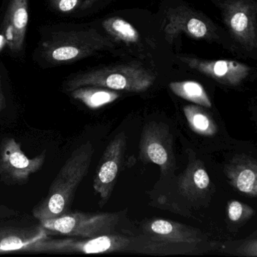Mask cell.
<instances>
[{
    "instance_id": "cell-3",
    "label": "cell",
    "mask_w": 257,
    "mask_h": 257,
    "mask_svg": "<svg viewBox=\"0 0 257 257\" xmlns=\"http://www.w3.org/2000/svg\"><path fill=\"white\" fill-rule=\"evenodd\" d=\"M115 47L112 38L94 29L62 31L54 34L42 44V56L51 64L76 62Z\"/></svg>"
},
{
    "instance_id": "cell-5",
    "label": "cell",
    "mask_w": 257,
    "mask_h": 257,
    "mask_svg": "<svg viewBox=\"0 0 257 257\" xmlns=\"http://www.w3.org/2000/svg\"><path fill=\"white\" fill-rule=\"evenodd\" d=\"M118 213H67L62 216L41 221L47 231L81 238H91L114 234L119 222Z\"/></svg>"
},
{
    "instance_id": "cell-4",
    "label": "cell",
    "mask_w": 257,
    "mask_h": 257,
    "mask_svg": "<svg viewBox=\"0 0 257 257\" xmlns=\"http://www.w3.org/2000/svg\"><path fill=\"white\" fill-rule=\"evenodd\" d=\"M156 79V74L141 66L121 64L76 75L66 82L64 88L68 92L84 86L143 92L153 85Z\"/></svg>"
},
{
    "instance_id": "cell-13",
    "label": "cell",
    "mask_w": 257,
    "mask_h": 257,
    "mask_svg": "<svg viewBox=\"0 0 257 257\" xmlns=\"http://www.w3.org/2000/svg\"><path fill=\"white\" fill-rule=\"evenodd\" d=\"M28 21V0H10L3 23V36L13 53L23 49Z\"/></svg>"
},
{
    "instance_id": "cell-10",
    "label": "cell",
    "mask_w": 257,
    "mask_h": 257,
    "mask_svg": "<svg viewBox=\"0 0 257 257\" xmlns=\"http://www.w3.org/2000/svg\"><path fill=\"white\" fill-rule=\"evenodd\" d=\"M164 31L169 42L181 33L193 38L207 40L216 37L214 28L208 21L186 8L175 9L167 13Z\"/></svg>"
},
{
    "instance_id": "cell-21",
    "label": "cell",
    "mask_w": 257,
    "mask_h": 257,
    "mask_svg": "<svg viewBox=\"0 0 257 257\" xmlns=\"http://www.w3.org/2000/svg\"><path fill=\"white\" fill-rule=\"evenodd\" d=\"M252 207L239 201H231L228 204V217L232 222L239 223L248 220L253 216Z\"/></svg>"
},
{
    "instance_id": "cell-8",
    "label": "cell",
    "mask_w": 257,
    "mask_h": 257,
    "mask_svg": "<svg viewBox=\"0 0 257 257\" xmlns=\"http://www.w3.org/2000/svg\"><path fill=\"white\" fill-rule=\"evenodd\" d=\"M46 158V150L28 158L14 138H5L0 145V176L10 183H26L30 176L41 169Z\"/></svg>"
},
{
    "instance_id": "cell-2",
    "label": "cell",
    "mask_w": 257,
    "mask_h": 257,
    "mask_svg": "<svg viewBox=\"0 0 257 257\" xmlns=\"http://www.w3.org/2000/svg\"><path fill=\"white\" fill-rule=\"evenodd\" d=\"M28 252H72L99 254L115 252H138L149 254L165 253V246L147 236L127 237L109 234L91 238L52 239L47 237L31 245Z\"/></svg>"
},
{
    "instance_id": "cell-6",
    "label": "cell",
    "mask_w": 257,
    "mask_h": 257,
    "mask_svg": "<svg viewBox=\"0 0 257 257\" xmlns=\"http://www.w3.org/2000/svg\"><path fill=\"white\" fill-rule=\"evenodd\" d=\"M224 22L234 40L246 50L257 47L255 0H224L220 5Z\"/></svg>"
},
{
    "instance_id": "cell-1",
    "label": "cell",
    "mask_w": 257,
    "mask_h": 257,
    "mask_svg": "<svg viewBox=\"0 0 257 257\" xmlns=\"http://www.w3.org/2000/svg\"><path fill=\"white\" fill-rule=\"evenodd\" d=\"M94 148L91 142L79 146L72 153L51 184L47 195L34 207L33 215L41 221L69 213L75 194L92 162Z\"/></svg>"
},
{
    "instance_id": "cell-18",
    "label": "cell",
    "mask_w": 257,
    "mask_h": 257,
    "mask_svg": "<svg viewBox=\"0 0 257 257\" xmlns=\"http://www.w3.org/2000/svg\"><path fill=\"white\" fill-rule=\"evenodd\" d=\"M189 127L201 136L212 137L217 133V126L212 117L197 105H187L183 108Z\"/></svg>"
},
{
    "instance_id": "cell-9",
    "label": "cell",
    "mask_w": 257,
    "mask_h": 257,
    "mask_svg": "<svg viewBox=\"0 0 257 257\" xmlns=\"http://www.w3.org/2000/svg\"><path fill=\"white\" fill-rule=\"evenodd\" d=\"M127 146V137L124 132L117 135L105 150L94 177L95 192L100 195V206L103 207L113 191L114 186L122 165Z\"/></svg>"
},
{
    "instance_id": "cell-7",
    "label": "cell",
    "mask_w": 257,
    "mask_h": 257,
    "mask_svg": "<svg viewBox=\"0 0 257 257\" xmlns=\"http://www.w3.org/2000/svg\"><path fill=\"white\" fill-rule=\"evenodd\" d=\"M140 158L159 165L162 174L175 166L172 136L167 124L151 121L144 126L140 144Z\"/></svg>"
},
{
    "instance_id": "cell-12",
    "label": "cell",
    "mask_w": 257,
    "mask_h": 257,
    "mask_svg": "<svg viewBox=\"0 0 257 257\" xmlns=\"http://www.w3.org/2000/svg\"><path fill=\"white\" fill-rule=\"evenodd\" d=\"M144 235L150 240L166 244L198 245L204 240L197 228L168 219H156L144 226Z\"/></svg>"
},
{
    "instance_id": "cell-11",
    "label": "cell",
    "mask_w": 257,
    "mask_h": 257,
    "mask_svg": "<svg viewBox=\"0 0 257 257\" xmlns=\"http://www.w3.org/2000/svg\"><path fill=\"white\" fill-rule=\"evenodd\" d=\"M179 58L191 69L212 78L219 83L230 86L240 85L250 72L249 67L236 61H207L188 56H180Z\"/></svg>"
},
{
    "instance_id": "cell-25",
    "label": "cell",
    "mask_w": 257,
    "mask_h": 257,
    "mask_svg": "<svg viewBox=\"0 0 257 257\" xmlns=\"http://www.w3.org/2000/svg\"><path fill=\"white\" fill-rule=\"evenodd\" d=\"M97 0H83L82 5H81V10H87V9L91 8L94 3L97 2Z\"/></svg>"
},
{
    "instance_id": "cell-16",
    "label": "cell",
    "mask_w": 257,
    "mask_h": 257,
    "mask_svg": "<svg viewBox=\"0 0 257 257\" xmlns=\"http://www.w3.org/2000/svg\"><path fill=\"white\" fill-rule=\"evenodd\" d=\"M43 226L35 228H10L0 230V253L27 251L31 245L47 237Z\"/></svg>"
},
{
    "instance_id": "cell-17",
    "label": "cell",
    "mask_w": 257,
    "mask_h": 257,
    "mask_svg": "<svg viewBox=\"0 0 257 257\" xmlns=\"http://www.w3.org/2000/svg\"><path fill=\"white\" fill-rule=\"evenodd\" d=\"M70 94L72 97L92 109L112 103L120 97V94L114 90L97 86L81 87L73 90Z\"/></svg>"
},
{
    "instance_id": "cell-22",
    "label": "cell",
    "mask_w": 257,
    "mask_h": 257,
    "mask_svg": "<svg viewBox=\"0 0 257 257\" xmlns=\"http://www.w3.org/2000/svg\"><path fill=\"white\" fill-rule=\"evenodd\" d=\"M83 0H50L54 10L61 13H71L82 5Z\"/></svg>"
},
{
    "instance_id": "cell-20",
    "label": "cell",
    "mask_w": 257,
    "mask_h": 257,
    "mask_svg": "<svg viewBox=\"0 0 257 257\" xmlns=\"http://www.w3.org/2000/svg\"><path fill=\"white\" fill-rule=\"evenodd\" d=\"M103 28L114 40L128 45L139 43L140 34L138 30L121 18L106 19L103 22Z\"/></svg>"
},
{
    "instance_id": "cell-23",
    "label": "cell",
    "mask_w": 257,
    "mask_h": 257,
    "mask_svg": "<svg viewBox=\"0 0 257 257\" xmlns=\"http://www.w3.org/2000/svg\"><path fill=\"white\" fill-rule=\"evenodd\" d=\"M256 240H255L246 242L240 249V252H241L242 255H248V256H256Z\"/></svg>"
},
{
    "instance_id": "cell-14",
    "label": "cell",
    "mask_w": 257,
    "mask_h": 257,
    "mask_svg": "<svg viewBox=\"0 0 257 257\" xmlns=\"http://www.w3.org/2000/svg\"><path fill=\"white\" fill-rule=\"evenodd\" d=\"M230 184L240 193L255 198L257 195V162L244 154L234 156L225 167Z\"/></svg>"
},
{
    "instance_id": "cell-24",
    "label": "cell",
    "mask_w": 257,
    "mask_h": 257,
    "mask_svg": "<svg viewBox=\"0 0 257 257\" xmlns=\"http://www.w3.org/2000/svg\"><path fill=\"white\" fill-rule=\"evenodd\" d=\"M7 107V99L3 88L2 79L0 76V112H2Z\"/></svg>"
},
{
    "instance_id": "cell-15",
    "label": "cell",
    "mask_w": 257,
    "mask_h": 257,
    "mask_svg": "<svg viewBox=\"0 0 257 257\" xmlns=\"http://www.w3.org/2000/svg\"><path fill=\"white\" fill-rule=\"evenodd\" d=\"M210 180L199 159H189V165L179 182L180 192L189 199L204 196L210 187Z\"/></svg>"
},
{
    "instance_id": "cell-19",
    "label": "cell",
    "mask_w": 257,
    "mask_h": 257,
    "mask_svg": "<svg viewBox=\"0 0 257 257\" xmlns=\"http://www.w3.org/2000/svg\"><path fill=\"white\" fill-rule=\"evenodd\" d=\"M169 87L176 95L188 101L205 107L212 106L210 97L204 87L198 82L195 81L173 82L170 83Z\"/></svg>"
}]
</instances>
